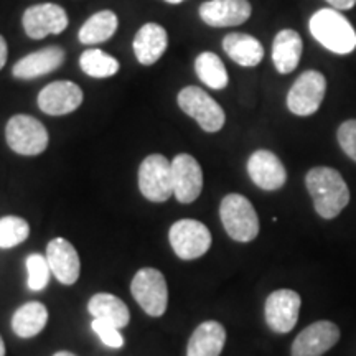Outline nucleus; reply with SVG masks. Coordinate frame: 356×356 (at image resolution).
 Listing matches in <instances>:
<instances>
[{
  "label": "nucleus",
  "mask_w": 356,
  "mask_h": 356,
  "mask_svg": "<svg viewBox=\"0 0 356 356\" xmlns=\"http://www.w3.org/2000/svg\"><path fill=\"white\" fill-rule=\"evenodd\" d=\"M305 185L314 202L315 211L323 220H333L348 207L350 188L341 173L330 167L310 168Z\"/></svg>",
  "instance_id": "1"
},
{
  "label": "nucleus",
  "mask_w": 356,
  "mask_h": 356,
  "mask_svg": "<svg viewBox=\"0 0 356 356\" xmlns=\"http://www.w3.org/2000/svg\"><path fill=\"white\" fill-rule=\"evenodd\" d=\"M310 33L322 47L337 55H348L356 48V32L348 19L335 8H320L312 15Z\"/></svg>",
  "instance_id": "2"
},
{
  "label": "nucleus",
  "mask_w": 356,
  "mask_h": 356,
  "mask_svg": "<svg viewBox=\"0 0 356 356\" xmlns=\"http://www.w3.org/2000/svg\"><path fill=\"white\" fill-rule=\"evenodd\" d=\"M220 218L226 233L238 243H251L259 234V218L246 197L229 193L220 204Z\"/></svg>",
  "instance_id": "3"
},
{
  "label": "nucleus",
  "mask_w": 356,
  "mask_h": 356,
  "mask_svg": "<svg viewBox=\"0 0 356 356\" xmlns=\"http://www.w3.org/2000/svg\"><path fill=\"white\" fill-rule=\"evenodd\" d=\"M7 144L15 154L35 157L44 152L50 142L47 127L38 119L26 114H17L6 126Z\"/></svg>",
  "instance_id": "4"
},
{
  "label": "nucleus",
  "mask_w": 356,
  "mask_h": 356,
  "mask_svg": "<svg viewBox=\"0 0 356 356\" xmlns=\"http://www.w3.org/2000/svg\"><path fill=\"white\" fill-rule=\"evenodd\" d=\"M132 297L150 317H162L168 305L167 280L159 269L144 267L134 275L131 284Z\"/></svg>",
  "instance_id": "5"
},
{
  "label": "nucleus",
  "mask_w": 356,
  "mask_h": 356,
  "mask_svg": "<svg viewBox=\"0 0 356 356\" xmlns=\"http://www.w3.org/2000/svg\"><path fill=\"white\" fill-rule=\"evenodd\" d=\"M177 99L180 109L190 118H193L204 132H218L225 126V111L202 88L186 86L178 92Z\"/></svg>",
  "instance_id": "6"
},
{
  "label": "nucleus",
  "mask_w": 356,
  "mask_h": 356,
  "mask_svg": "<svg viewBox=\"0 0 356 356\" xmlns=\"http://www.w3.org/2000/svg\"><path fill=\"white\" fill-rule=\"evenodd\" d=\"M168 241L175 254L184 261H193L207 254L211 248V233L197 220H180L168 231Z\"/></svg>",
  "instance_id": "7"
},
{
  "label": "nucleus",
  "mask_w": 356,
  "mask_h": 356,
  "mask_svg": "<svg viewBox=\"0 0 356 356\" xmlns=\"http://www.w3.org/2000/svg\"><path fill=\"white\" fill-rule=\"evenodd\" d=\"M139 190L149 202H167L173 195L172 162L160 154L145 157L139 167Z\"/></svg>",
  "instance_id": "8"
},
{
  "label": "nucleus",
  "mask_w": 356,
  "mask_h": 356,
  "mask_svg": "<svg viewBox=\"0 0 356 356\" xmlns=\"http://www.w3.org/2000/svg\"><path fill=\"white\" fill-rule=\"evenodd\" d=\"M325 91H327V79L320 71L309 70L302 73L287 95V108L292 114L307 118L315 114L322 104Z\"/></svg>",
  "instance_id": "9"
},
{
  "label": "nucleus",
  "mask_w": 356,
  "mask_h": 356,
  "mask_svg": "<svg viewBox=\"0 0 356 356\" xmlns=\"http://www.w3.org/2000/svg\"><path fill=\"white\" fill-rule=\"evenodd\" d=\"M302 299L296 291L279 289L266 299V323L275 333H289L297 325Z\"/></svg>",
  "instance_id": "10"
},
{
  "label": "nucleus",
  "mask_w": 356,
  "mask_h": 356,
  "mask_svg": "<svg viewBox=\"0 0 356 356\" xmlns=\"http://www.w3.org/2000/svg\"><path fill=\"white\" fill-rule=\"evenodd\" d=\"M341 332L338 325L328 320L309 325L293 340L291 356H323L340 340Z\"/></svg>",
  "instance_id": "11"
},
{
  "label": "nucleus",
  "mask_w": 356,
  "mask_h": 356,
  "mask_svg": "<svg viewBox=\"0 0 356 356\" xmlns=\"http://www.w3.org/2000/svg\"><path fill=\"white\" fill-rule=\"evenodd\" d=\"M24 30L26 37L42 40L48 35H60L68 26V15L65 8L56 3H38L29 7L24 13Z\"/></svg>",
  "instance_id": "12"
},
{
  "label": "nucleus",
  "mask_w": 356,
  "mask_h": 356,
  "mask_svg": "<svg viewBox=\"0 0 356 356\" xmlns=\"http://www.w3.org/2000/svg\"><path fill=\"white\" fill-rule=\"evenodd\" d=\"M173 195L180 203H193L203 190V172L198 160L188 154H178L172 160Z\"/></svg>",
  "instance_id": "13"
},
{
  "label": "nucleus",
  "mask_w": 356,
  "mask_h": 356,
  "mask_svg": "<svg viewBox=\"0 0 356 356\" xmlns=\"http://www.w3.org/2000/svg\"><path fill=\"white\" fill-rule=\"evenodd\" d=\"M248 173L252 184L261 190L275 191L287 181V172L280 159L270 150H256L248 160Z\"/></svg>",
  "instance_id": "14"
},
{
  "label": "nucleus",
  "mask_w": 356,
  "mask_h": 356,
  "mask_svg": "<svg viewBox=\"0 0 356 356\" xmlns=\"http://www.w3.org/2000/svg\"><path fill=\"white\" fill-rule=\"evenodd\" d=\"M83 102V91L76 83L53 81L38 95V108L48 115L74 113Z\"/></svg>",
  "instance_id": "15"
},
{
  "label": "nucleus",
  "mask_w": 356,
  "mask_h": 356,
  "mask_svg": "<svg viewBox=\"0 0 356 356\" xmlns=\"http://www.w3.org/2000/svg\"><path fill=\"white\" fill-rule=\"evenodd\" d=\"M47 261L58 282L65 284V286H73L79 279L81 264H79L78 251L65 238H55L48 243Z\"/></svg>",
  "instance_id": "16"
},
{
  "label": "nucleus",
  "mask_w": 356,
  "mask_h": 356,
  "mask_svg": "<svg viewBox=\"0 0 356 356\" xmlns=\"http://www.w3.org/2000/svg\"><path fill=\"white\" fill-rule=\"evenodd\" d=\"M251 12L248 0H208L200 7L202 20L216 29L241 25L251 17Z\"/></svg>",
  "instance_id": "17"
},
{
  "label": "nucleus",
  "mask_w": 356,
  "mask_h": 356,
  "mask_svg": "<svg viewBox=\"0 0 356 356\" xmlns=\"http://www.w3.org/2000/svg\"><path fill=\"white\" fill-rule=\"evenodd\" d=\"M65 50L61 47H47L30 53L17 61L12 68V74L19 79H35L43 74L53 73L65 61Z\"/></svg>",
  "instance_id": "18"
},
{
  "label": "nucleus",
  "mask_w": 356,
  "mask_h": 356,
  "mask_svg": "<svg viewBox=\"0 0 356 356\" xmlns=\"http://www.w3.org/2000/svg\"><path fill=\"white\" fill-rule=\"evenodd\" d=\"M132 47L140 65L157 63L168 47L167 30L159 24H145L134 37Z\"/></svg>",
  "instance_id": "19"
},
{
  "label": "nucleus",
  "mask_w": 356,
  "mask_h": 356,
  "mask_svg": "<svg viewBox=\"0 0 356 356\" xmlns=\"http://www.w3.org/2000/svg\"><path fill=\"white\" fill-rule=\"evenodd\" d=\"M226 343L225 327L216 320L198 325L191 333L186 356H220Z\"/></svg>",
  "instance_id": "20"
},
{
  "label": "nucleus",
  "mask_w": 356,
  "mask_h": 356,
  "mask_svg": "<svg viewBox=\"0 0 356 356\" xmlns=\"http://www.w3.org/2000/svg\"><path fill=\"white\" fill-rule=\"evenodd\" d=\"M302 50H304V43L296 30H280L273 43V61L275 70L280 74L292 73L299 66Z\"/></svg>",
  "instance_id": "21"
},
{
  "label": "nucleus",
  "mask_w": 356,
  "mask_h": 356,
  "mask_svg": "<svg viewBox=\"0 0 356 356\" xmlns=\"http://www.w3.org/2000/svg\"><path fill=\"white\" fill-rule=\"evenodd\" d=\"M222 50L234 63L241 66H257L264 58V47L261 42L246 33H229L222 38Z\"/></svg>",
  "instance_id": "22"
},
{
  "label": "nucleus",
  "mask_w": 356,
  "mask_h": 356,
  "mask_svg": "<svg viewBox=\"0 0 356 356\" xmlns=\"http://www.w3.org/2000/svg\"><path fill=\"white\" fill-rule=\"evenodd\" d=\"M88 310L95 318L102 320L115 328L127 327V323L131 322V312L127 305L113 293L101 292L92 296L88 302Z\"/></svg>",
  "instance_id": "23"
},
{
  "label": "nucleus",
  "mask_w": 356,
  "mask_h": 356,
  "mask_svg": "<svg viewBox=\"0 0 356 356\" xmlns=\"http://www.w3.org/2000/svg\"><path fill=\"white\" fill-rule=\"evenodd\" d=\"M48 323V310L42 302H26L15 310L12 317V330L20 338H33Z\"/></svg>",
  "instance_id": "24"
},
{
  "label": "nucleus",
  "mask_w": 356,
  "mask_h": 356,
  "mask_svg": "<svg viewBox=\"0 0 356 356\" xmlns=\"http://www.w3.org/2000/svg\"><path fill=\"white\" fill-rule=\"evenodd\" d=\"M118 15L111 10L96 12L79 29L78 38L83 44H99L108 42L118 32Z\"/></svg>",
  "instance_id": "25"
},
{
  "label": "nucleus",
  "mask_w": 356,
  "mask_h": 356,
  "mask_svg": "<svg viewBox=\"0 0 356 356\" xmlns=\"http://www.w3.org/2000/svg\"><path fill=\"white\" fill-rule=\"evenodd\" d=\"M195 71H197L200 81L207 84L208 88L220 91V89L228 86V71H226V66L221 61V58L215 53H200L197 60H195Z\"/></svg>",
  "instance_id": "26"
},
{
  "label": "nucleus",
  "mask_w": 356,
  "mask_h": 356,
  "mask_svg": "<svg viewBox=\"0 0 356 356\" xmlns=\"http://www.w3.org/2000/svg\"><path fill=\"white\" fill-rule=\"evenodd\" d=\"M79 66L88 76L97 79L111 78L119 71V61L97 48L84 51L79 58Z\"/></svg>",
  "instance_id": "27"
},
{
  "label": "nucleus",
  "mask_w": 356,
  "mask_h": 356,
  "mask_svg": "<svg viewBox=\"0 0 356 356\" xmlns=\"http://www.w3.org/2000/svg\"><path fill=\"white\" fill-rule=\"evenodd\" d=\"M30 234V225L24 218H0V249H12L26 241Z\"/></svg>",
  "instance_id": "28"
},
{
  "label": "nucleus",
  "mask_w": 356,
  "mask_h": 356,
  "mask_svg": "<svg viewBox=\"0 0 356 356\" xmlns=\"http://www.w3.org/2000/svg\"><path fill=\"white\" fill-rule=\"evenodd\" d=\"M25 264H26V273H29L26 284H29L30 291L33 292L43 291V289L48 286V282H50V275H51V269L47 261V256L30 254L26 257Z\"/></svg>",
  "instance_id": "29"
},
{
  "label": "nucleus",
  "mask_w": 356,
  "mask_h": 356,
  "mask_svg": "<svg viewBox=\"0 0 356 356\" xmlns=\"http://www.w3.org/2000/svg\"><path fill=\"white\" fill-rule=\"evenodd\" d=\"M92 332L101 338V341L109 348H122L124 345V337L119 332V328L113 327V325L102 322V320L95 318L91 322Z\"/></svg>",
  "instance_id": "30"
},
{
  "label": "nucleus",
  "mask_w": 356,
  "mask_h": 356,
  "mask_svg": "<svg viewBox=\"0 0 356 356\" xmlns=\"http://www.w3.org/2000/svg\"><path fill=\"white\" fill-rule=\"evenodd\" d=\"M337 139L338 144L341 147V150H343L353 162H356V119L345 121L340 127H338Z\"/></svg>",
  "instance_id": "31"
},
{
  "label": "nucleus",
  "mask_w": 356,
  "mask_h": 356,
  "mask_svg": "<svg viewBox=\"0 0 356 356\" xmlns=\"http://www.w3.org/2000/svg\"><path fill=\"white\" fill-rule=\"evenodd\" d=\"M335 10H350L356 6V0H327Z\"/></svg>",
  "instance_id": "32"
},
{
  "label": "nucleus",
  "mask_w": 356,
  "mask_h": 356,
  "mask_svg": "<svg viewBox=\"0 0 356 356\" xmlns=\"http://www.w3.org/2000/svg\"><path fill=\"white\" fill-rule=\"evenodd\" d=\"M7 56H8V48H7V42L6 38L0 35V70L3 68L7 63Z\"/></svg>",
  "instance_id": "33"
},
{
  "label": "nucleus",
  "mask_w": 356,
  "mask_h": 356,
  "mask_svg": "<svg viewBox=\"0 0 356 356\" xmlns=\"http://www.w3.org/2000/svg\"><path fill=\"white\" fill-rule=\"evenodd\" d=\"M0 356H6V343H3L2 337H0Z\"/></svg>",
  "instance_id": "34"
},
{
  "label": "nucleus",
  "mask_w": 356,
  "mask_h": 356,
  "mask_svg": "<svg viewBox=\"0 0 356 356\" xmlns=\"http://www.w3.org/2000/svg\"><path fill=\"white\" fill-rule=\"evenodd\" d=\"M53 356H76V355L71 353V351H58V353H55Z\"/></svg>",
  "instance_id": "35"
},
{
  "label": "nucleus",
  "mask_w": 356,
  "mask_h": 356,
  "mask_svg": "<svg viewBox=\"0 0 356 356\" xmlns=\"http://www.w3.org/2000/svg\"><path fill=\"white\" fill-rule=\"evenodd\" d=\"M165 2H168V3H180V2H184V0H165Z\"/></svg>",
  "instance_id": "36"
}]
</instances>
